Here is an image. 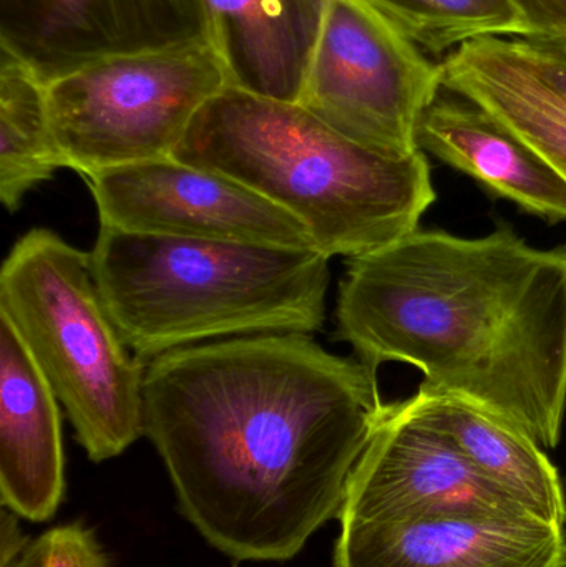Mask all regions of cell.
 <instances>
[{
    "label": "cell",
    "mask_w": 566,
    "mask_h": 567,
    "mask_svg": "<svg viewBox=\"0 0 566 567\" xmlns=\"http://www.w3.org/2000/svg\"><path fill=\"white\" fill-rule=\"evenodd\" d=\"M378 377L309 333L183 347L150 360L145 436L185 518L236 563L286 561L339 516L382 406Z\"/></svg>",
    "instance_id": "1"
},
{
    "label": "cell",
    "mask_w": 566,
    "mask_h": 567,
    "mask_svg": "<svg viewBox=\"0 0 566 567\" xmlns=\"http://www.w3.org/2000/svg\"><path fill=\"white\" fill-rule=\"evenodd\" d=\"M336 323L372 375L415 367L421 392L502 416L542 449L560 442L566 245L535 248L505 223L482 238L415 229L348 259Z\"/></svg>",
    "instance_id": "2"
},
{
    "label": "cell",
    "mask_w": 566,
    "mask_h": 567,
    "mask_svg": "<svg viewBox=\"0 0 566 567\" xmlns=\"http://www.w3.org/2000/svg\"><path fill=\"white\" fill-rule=\"evenodd\" d=\"M172 158L228 176L291 213L328 258L399 241L438 199L424 152H372L299 103L231 85L206 103Z\"/></svg>",
    "instance_id": "3"
},
{
    "label": "cell",
    "mask_w": 566,
    "mask_h": 567,
    "mask_svg": "<svg viewBox=\"0 0 566 567\" xmlns=\"http://www.w3.org/2000/svg\"><path fill=\"white\" fill-rule=\"evenodd\" d=\"M329 259L318 249L109 228L90 252L110 317L145 362L203 340L318 332Z\"/></svg>",
    "instance_id": "4"
},
{
    "label": "cell",
    "mask_w": 566,
    "mask_h": 567,
    "mask_svg": "<svg viewBox=\"0 0 566 567\" xmlns=\"http://www.w3.org/2000/svg\"><path fill=\"white\" fill-rule=\"evenodd\" d=\"M0 316L32 353L92 462L115 458L145 436L148 362L120 336L90 252L50 229H30L3 261Z\"/></svg>",
    "instance_id": "5"
},
{
    "label": "cell",
    "mask_w": 566,
    "mask_h": 567,
    "mask_svg": "<svg viewBox=\"0 0 566 567\" xmlns=\"http://www.w3.org/2000/svg\"><path fill=\"white\" fill-rule=\"evenodd\" d=\"M229 85L212 42L99 60L45 83L66 168L102 169L172 158L206 103Z\"/></svg>",
    "instance_id": "6"
},
{
    "label": "cell",
    "mask_w": 566,
    "mask_h": 567,
    "mask_svg": "<svg viewBox=\"0 0 566 567\" xmlns=\"http://www.w3.org/2000/svg\"><path fill=\"white\" fill-rule=\"evenodd\" d=\"M442 89V62L366 0H329L298 103L372 152L408 156L421 152L419 123Z\"/></svg>",
    "instance_id": "7"
},
{
    "label": "cell",
    "mask_w": 566,
    "mask_h": 567,
    "mask_svg": "<svg viewBox=\"0 0 566 567\" xmlns=\"http://www.w3.org/2000/svg\"><path fill=\"white\" fill-rule=\"evenodd\" d=\"M85 179L100 228L318 249L308 226L291 213L228 176L175 158L102 169Z\"/></svg>",
    "instance_id": "8"
},
{
    "label": "cell",
    "mask_w": 566,
    "mask_h": 567,
    "mask_svg": "<svg viewBox=\"0 0 566 567\" xmlns=\"http://www.w3.org/2000/svg\"><path fill=\"white\" fill-rule=\"evenodd\" d=\"M438 516L535 515L485 478L444 433L418 419L404 400L382 403L338 518L349 525Z\"/></svg>",
    "instance_id": "9"
},
{
    "label": "cell",
    "mask_w": 566,
    "mask_h": 567,
    "mask_svg": "<svg viewBox=\"0 0 566 567\" xmlns=\"http://www.w3.org/2000/svg\"><path fill=\"white\" fill-rule=\"evenodd\" d=\"M203 42V0H0V49L43 83L110 56Z\"/></svg>",
    "instance_id": "10"
},
{
    "label": "cell",
    "mask_w": 566,
    "mask_h": 567,
    "mask_svg": "<svg viewBox=\"0 0 566 567\" xmlns=\"http://www.w3.org/2000/svg\"><path fill=\"white\" fill-rule=\"evenodd\" d=\"M335 567H566V533L535 516L349 523Z\"/></svg>",
    "instance_id": "11"
},
{
    "label": "cell",
    "mask_w": 566,
    "mask_h": 567,
    "mask_svg": "<svg viewBox=\"0 0 566 567\" xmlns=\"http://www.w3.org/2000/svg\"><path fill=\"white\" fill-rule=\"evenodd\" d=\"M59 403L19 332L0 316V496L33 523L55 515L65 489Z\"/></svg>",
    "instance_id": "12"
},
{
    "label": "cell",
    "mask_w": 566,
    "mask_h": 567,
    "mask_svg": "<svg viewBox=\"0 0 566 567\" xmlns=\"http://www.w3.org/2000/svg\"><path fill=\"white\" fill-rule=\"evenodd\" d=\"M421 152L471 176L492 198L557 225L566 223V182L514 130L442 89L418 128Z\"/></svg>",
    "instance_id": "13"
},
{
    "label": "cell",
    "mask_w": 566,
    "mask_h": 567,
    "mask_svg": "<svg viewBox=\"0 0 566 567\" xmlns=\"http://www.w3.org/2000/svg\"><path fill=\"white\" fill-rule=\"evenodd\" d=\"M229 85L298 103L329 0H203Z\"/></svg>",
    "instance_id": "14"
},
{
    "label": "cell",
    "mask_w": 566,
    "mask_h": 567,
    "mask_svg": "<svg viewBox=\"0 0 566 567\" xmlns=\"http://www.w3.org/2000/svg\"><path fill=\"white\" fill-rule=\"evenodd\" d=\"M441 62L445 90L497 116L566 182V102L535 75L517 39L475 40Z\"/></svg>",
    "instance_id": "15"
},
{
    "label": "cell",
    "mask_w": 566,
    "mask_h": 567,
    "mask_svg": "<svg viewBox=\"0 0 566 567\" xmlns=\"http://www.w3.org/2000/svg\"><path fill=\"white\" fill-rule=\"evenodd\" d=\"M404 403L418 419L444 433L485 478L538 518L565 528L564 483L537 440L525 430L471 403L421 390Z\"/></svg>",
    "instance_id": "16"
},
{
    "label": "cell",
    "mask_w": 566,
    "mask_h": 567,
    "mask_svg": "<svg viewBox=\"0 0 566 567\" xmlns=\"http://www.w3.org/2000/svg\"><path fill=\"white\" fill-rule=\"evenodd\" d=\"M0 199L10 213L40 183L66 168L47 106L45 83L0 49Z\"/></svg>",
    "instance_id": "17"
},
{
    "label": "cell",
    "mask_w": 566,
    "mask_h": 567,
    "mask_svg": "<svg viewBox=\"0 0 566 567\" xmlns=\"http://www.w3.org/2000/svg\"><path fill=\"white\" fill-rule=\"evenodd\" d=\"M429 56L451 55L475 40L522 37L524 17L512 0H366Z\"/></svg>",
    "instance_id": "18"
},
{
    "label": "cell",
    "mask_w": 566,
    "mask_h": 567,
    "mask_svg": "<svg viewBox=\"0 0 566 567\" xmlns=\"http://www.w3.org/2000/svg\"><path fill=\"white\" fill-rule=\"evenodd\" d=\"M3 567H110V563L92 532L65 525L29 542L19 558Z\"/></svg>",
    "instance_id": "19"
},
{
    "label": "cell",
    "mask_w": 566,
    "mask_h": 567,
    "mask_svg": "<svg viewBox=\"0 0 566 567\" xmlns=\"http://www.w3.org/2000/svg\"><path fill=\"white\" fill-rule=\"evenodd\" d=\"M535 75L566 102V35L514 37Z\"/></svg>",
    "instance_id": "20"
},
{
    "label": "cell",
    "mask_w": 566,
    "mask_h": 567,
    "mask_svg": "<svg viewBox=\"0 0 566 567\" xmlns=\"http://www.w3.org/2000/svg\"><path fill=\"white\" fill-rule=\"evenodd\" d=\"M512 2L524 17L527 25L525 35L566 33V0H512Z\"/></svg>",
    "instance_id": "21"
},
{
    "label": "cell",
    "mask_w": 566,
    "mask_h": 567,
    "mask_svg": "<svg viewBox=\"0 0 566 567\" xmlns=\"http://www.w3.org/2000/svg\"><path fill=\"white\" fill-rule=\"evenodd\" d=\"M16 516V513L3 506L2 516H0V567L19 558L20 553L29 545V539L20 532Z\"/></svg>",
    "instance_id": "22"
},
{
    "label": "cell",
    "mask_w": 566,
    "mask_h": 567,
    "mask_svg": "<svg viewBox=\"0 0 566 567\" xmlns=\"http://www.w3.org/2000/svg\"><path fill=\"white\" fill-rule=\"evenodd\" d=\"M565 495H566V483H565Z\"/></svg>",
    "instance_id": "23"
},
{
    "label": "cell",
    "mask_w": 566,
    "mask_h": 567,
    "mask_svg": "<svg viewBox=\"0 0 566 567\" xmlns=\"http://www.w3.org/2000/svg\"><path fill=\"white\" fill-rule=\"evenodd\" d=\"M552 35H554V33H552ZM565 35H566V33H565Z\"/></svg>",
    "instance_id": "24"
}]
</instances>
